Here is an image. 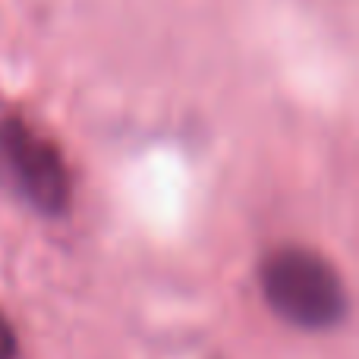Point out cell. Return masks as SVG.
I'll return each instance as SVG.
<instances>
[{
	"label": "cell",
	"mask_w": 359,
	"mask_h": 359,
	"mask_svg": "<svg viewBox=\"0 0 359 359\" xmlns=\"http://www.w3.org/2000/svg\"><path fill=\"white\" fill-rule=\"evenodd\" d=\"M262 293L274 316L306 331L334 328L350 306L341 271L306 246H280L268 255L262 265Z\"/></svg>",
	"instance_id": "obj_1"
},
{
	"label": "cell",
	"mask_w": 359,
	"mask_h": 359,
	"mask_svg": "<svg viewBox=\"0 0 359 359\" xmlns=\"http://www.w3.org/2000/svg\"><path fill=\"white\" fill-rule=\"evenodd\" d=\"M0 189L48 217L67 215L73 202V174L60 149L16 114H0Z\"/></svg>",
	"instance_id": "obj_2"
},
{
	"label": "cell",
	"mask_w": 359,
	"mask_h": 359,
	"mask_svg": "<svg viewBox=\"0 0 359 359\" xmlns=\"http://www.w3.org/2000/svg\"><path fill=\"white\" fill-rule=\"evenodd\" d=\"M16 353H19L16 331H13L10 318L0 312V359H16Z\"/></svg>",
	"instance_id": "obj_3"
}]
</instances>
